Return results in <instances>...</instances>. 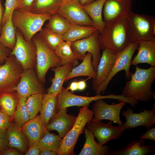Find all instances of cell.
I'll return each instance as SVG.
<instances>
[{"label": "cell", "mask_w": 155, "mask_h": 155, "mask_svg": "<svg viewBox=\"0 0 155 155\" xmlns=\"http://www.w3.org/2000/svg\"><path fill=\"white\" fill-rule=\"evenodd\" d=\"M12 15L2 26L0 34V42L11 51L16 41V29L12 21Z\"/></svg>", "instance_id": "cell-32"}, {"label": "cell", "mask_w": 155, "mask_h": 155, "mask_svg": "<svg viewBox=\"0 0 155 155\" xmlns=\"http://www.w3.org/2000/svg\"><path fill=\"white\" fill-rule=\"evenodd\" d=\"M9 147L25 153L29 147L28 140L20 127L15 123H11L6 130Z\"/></svg>", "instance_id": "cell-22"}, {"label": "cell", "mask_w": 155, "mask_h": 155, "mask_svg": "<svg viewBox=\"0 0 155 155\" xmlns=\"http://www.w3.org/2000/svg\"><path fill=\"white\" fill-rule=\"evenodd\" d=\"M111 122L104 123L92 118L87 124V128L92 132L97 142L101 145L110 140L119 138L126 130L123 125L114 126Z\"/></svg>", "instance_id": "cell-12"}, {"label": "cell", "mask_w": 155, "mask_h": 155, "mask_svg": "<svg viewBox=\"0 0 155 155\" xmlns=\"http://www.w3.org/2000/svg\"><path fill=\"white\" fill-rule=\"evenodd\" d=\"M40 150L37 144L29 146L28 149L25 153V155H38Z\"/></svg>", "instance_id": "cell-46"}, {"label": "cell", "mask_w": 155, "mask_h": 155, "mask_svg": "<svg viewBox=\"0 0 155 155\" xmlns=\"http://www.w3.org/2000/svg\"><path fill=\"white\" fill-rule=\"evenodd\" d=\"M92 59L91 54L87 53L82 62L71 69L65 81L75 77L81 76H88L89 78L95 79L96 75V71L93 67Z\"/></svg>", "instance_id": "cell-27"}, {"label": "cell", "mask_w": 155, "mask_h": 155, "mask_svg": "<svg viewBox=\"0 0 155 155\" xmlns=\"http://www.w3.org/2000/svg\"><path fill=\"white\" fill-rule=\"evenodd\" d=\"M51 16L17 9L13 11L11 18L16 28L20 32L26 40L30 41L34 36L41 30L44 24Z\"/></svg>", "instance_id": "cell-3"}, {"label": "cell", "mask_w": 155, "mask_h": 155, "mask_svg": "<svg viewBox=\"0 0 155 155\" xmlns=\"http://www.w3.org/2000/svg\"><path fill=\"white\" fill-rule=\"evenodd\" d=\"M6 130L0 129V153L9 147Z\"/></svg>", "instance_id": "cell-41"}, {"label": "cell", "mask_w": 155, "mask_h": 155, "mask_svg": "<svg viewBox=\"0 0 155 155\" xmlns=\"http://www.w3.org/2000/svg\"><path fill=\"white\" fill-rule=\"evenodd\" d=\"M38 34L47 45L53 51L63 41L62 36L45 27L42 28Z\"/></svg>", "instance_id": "cell-38"}, {"label": "cell", "mask_w": 155, "mask_h": 155, "mask_svg": "<svg viewBox=\"0 0 155 155\" xmlns=\"http://www.w3.org/2000/svg\"><path fill=\"white\" fill-rule=\"evenodd\" d=\"M44 88L34 69L24 70L20 80L14 90L19 98L43 93Z\"/></svg>", "instance_id": "cell-14"}, {"label": "cell", "mask_w": 155, "mask_h": 155, "mask_svg": "<svg viewBox=\"0 0 155 155\" xmlns=\"http://www.w3.org/2000/svg\"><path fill=\"white\" fill-rule=\"evenodd\" d=\"M27 98H19L13 119L16 124L20 128L30 119L29 112L26 105Z\"/></svg>", "instance_id": "cell-36"}, {"label": "cell", "mask_w": 155, "mask_h": 155, "mask_svg": "<svg viewBox=\"0 0 155 155\" xmlns=\"http://www.w3.org/2000/svg\"><path fill=\"white\" fill-rule=\"evenodd\" d=\"M24 70L15 57L10 55L0 65V93L14 90Z\"/></svg>", "instance_id": "cell-7"}, {"label": "cell", "mask_w": 155, "mask_h": 155, "mask_svg": "<svg viewBox=\"0 0 155 155\" xmlns=\"http://www.w3.org/2000/svg\"><path fill=\"white\" fill-rule=\"evenodd\" d=\"M8 115L3 110L0 109V129L6 130L11 121Z\"/></svg>", "instance_id": "cell-40"}, {"label": "cell", "mask_w": 155, "mask_h": 155, "mask_svg": "<svg viewBox=\"0 0 155 155\" xmlns=\"http://www.w3.org/2000/svg\"><path fill=\"white\" fill-rule=\"evenodd\" d=\"M16 29V41L10 55H13L22 66L24 70L36 67V48L32 40H26L20 32Z\"/></svg>", "instance_id": "cell-10"}, {"label": "cell", "mask_w": 155, "mask_h": 155, "mask_svg": "<svg viewBox=\"0 0 155 155\" xmlns=\"http://www.w3.org/2000/svg\"><path fill=\"white\" fill-rule=\"evenodd\" d=\"M95 0H79L80 4L82 6L90 4Z\"/></svg>", "instance_id": "cell-51"}, {"label": "cell", "mask_w": 155, "mask_h": 155, "mask_svg": "<svg viewBox=\"0 0 155 155\" xmlns=\"http://www.w3.org/2000/svg\"><path fill=\"white\" fill-rule=\"evenodd\" d=\"M57 96L47 94H43L40 117L46 126L56 114Z\"/></svg>", "instance_id": "cell-28"}, {"label": "cell", "mask_w": 155, "mask_h": 155, "mask_svg": "<svg viewBox=\"0 0 155 155\" xmlns=\"http://www.w3.org/2000/svg\"><path fill=\"white\" fill-rule=\"evenodd\" d=\"M71 44L70 42L63 41L54 50V51L61 61L62 65L69 63L74 67L78 65V60L72 49Z\"/></svg>", "instance_id": "cell-33"}, {"label": "cell", "mask_w": 155, "mask_h": 155, "mask_svg": "<svg viewBox=\"0 0 155 155\" xmlns=\"http://www.w3.org/2000/svg\"><path fill=\"white\" fill-rule=\"evenodd\" d=\"M86 141L79 155H109L111 151L107 145H101L96 142L92 132L84 129Z\"/></svg>", "instance_id": "cell-24"}, {"label": "cell", "mask_w": 155, "mask_h": 155, "mask_svg": "<svg viewBox=\"0 0 155 155\" xmlns=\"http://www.w3.org/2000/svg\"><path fill=\"white\" fill-rule=\"evenodd\" d=\"M140 139L132 140L120 149L111 150L109 155H149L155 152V146L145 145V140Z\"/></svg>", "instance_id": "cell-23"}, {"label": "cell", "mask_w": 155, "mask_h": 155, "mask_svg": "<svg viewBox=\"0 0 155 155\" xmlns=\"http://www.w3.org/2000/svg\"><path fill=\"white\" fill-rule=\"evenodd\" d=\"M78 90L83 91L85 90L86 87V84L85 80H81L78 82Z\"/></svg>", "instance_id": "cell-48"}, {"label": "cell", "mask_w": 155, "mask_h": 155, "mask_svg": "<svg viewBox=\"0 0 155 155\" xmlns=\"http://www.w3.org/2000/svg\"><path fill=\"white\" fill-rule=\"evenodd\" d=\"M63 3L62 0H34L30 11L38 14L51 15L57 13Z\"/></svg>", "instance_id": "cell-29"}, {"label": "cell", "mask_w": 155, "mask_h": 155, "mask_svg": "<svg viewBox=\"0 0 155 155\" xmlns=\"http://www.w3.org/2000/svg\"><path fill=\"white\" fill-rule=\"evenodd\" d=\"M128 32L131 43L155 39V19L148 15L132 11L127 17Z\"/></svg>", "instance_id": "cell-4"}, {"label": "cell", "mask_w": 155, "mask_h": 155, "mask_svg": "<svg viewBox=\"0 0 155 155\" xmlns=\"http://www.w3.org/2000/svg\"><path fill=\"white\" fill-rule=\"evenodd\" d=\"M143 111L139 113H134L129 107L122 115L126 119L123 125L125 129H132L140 126L149 129L155 124V108L149 110L143 108Z\"/></svg>", "instance_id": "cell-17"}, {"label": "cell", "mask_w": 155, "mask_h": 155, "mask_svg": "<svg viewBox=\"0 0 155 155\" xmlns=\"http://www.w3.org/2000/svg\"><path fill=\"white\" fill-rule=\"evenodd\" d=\"M4 9L1 0H0V34L2 27L1 21L3 16Z\"/></svg>", "instance_id": "cell-50"}, {"label": "cell", "mask_w": 155, "mask_h": 155, "mask_svg": "<svg viewBox=\"0 0 155 155\" xmlns=\"http://www.w3.org/2000/svg\"><path fill=\"white\" fill-rule=\"evenodd\" d=\"M34 0H17L15 9H22L30 11L31 6Z\"/></svg>", "instance_id": "cell-42"}, {"label": "cell", "mask_w": 155, "mask_h": 155, "mask_svg": "<svg viewBox=\"0 0 155 155\" xmlns=\"http://www.w3.org/2000/svg\"><path fill=\"white\" fill-rule=\"evenodd\" d=\"M92 110L85 106L81 108L75 121L70 130L62 138L58 155H75L74 149L79 136L86 124L93 118Z\"/></svg>", "instance_id": "cell-6"}, {"label": "cell", "mask_w": 155, "mask_h": 155, "mask_svg": "<svg viewBox=\"0 0 155 155\" xmlns=\"http://www.w3.org/2000/svg\"><path fill=\"white\" fill-rule=\"evenodd\" d=\"M125 98L122 94L117 95L113 94L105 96L98 94L92 96H79L73 94L63 87L61 92L57 96L56 112L57 113L62 109L72 106H88L92 102L100 99H115L120 102L123 101Z\"/></svg>", "instance_id": "cell-8"}, {"label": "cell", "mask_w": 155, "mask_h": 155, "mask_svg": "<svg viewBox=\"0 0 155 155\" xmlns=\"http://www.w3.org/2000/svg\"><path fill=\"white\" fill-rule=\"evenodd\" d=\"M32 40L36 48V71L39 81L43 84L49 69L61 66L62 64L54 51L47 45L38 33Z\"/></svg>", "instance_id": "cell-5"}, {"label": "cell", "mask_w": 155, "mask_h": 155, "mask_svg": "<svg viewBox=\"0 0 155 155\" xmlns=\"http://www.w3.org/2000/svg\"><path fill=\"white\" fill-rule=\"evenodd\" d=\"M62 1L63 3L71 2L79 3V0H62Z\"/></svg>", "instance_id": "cell-52"}, {"label": "cell", "mask_w": 155, "mask_h": 155, "mask_svg": "<svg viewBox=\"0 0 155 155\" xmlns=\"http://www.w3.org/2000/svg\"><path fill=\"white\" fill-rule=\"evenodd\" d=\"M40 155H58L57 152L48 150H40Z\"/></svg>", "instance_id": "cell-49"}, {"label": "cell", "mask_w": 155, "mask_h": 155, "mask_svg": "<svg viewBox=\"0 0 155 155\" xmlns=\"http://www.w3.org/2000/svg\"><path fill=\"white\" fill-rule=\"evenodd\" d=\"M11 51L6 47L0 42V62L2 63L10 55Z\"/></svg>", "instance_id": "cell-43"}, {"label": "cell", "mask_w": 155, "mask_h": 155, "mask_svg": "<svg viewBox=\"0 0 155 155\" xmlns=\"http://www.w3.org/2000/svg\"><path fill=\"white\" fill-rule=\"evenodd\" d=\"M19 99L15 90L0 93V108L8 115L11 120L13 119Z\"/></svg>", "instance_id": "cell-31"}, {"label": "cell", "mask_w": 155, "mask_h": 155, "mask_svg": "<svg viewBox=\"0 0 155 155\" xmlns=\"http://www.w3.org/2000/svg\"><path fill=\"white\" fill-rule=\"evenodd\" d=\"M133 0H106L103 7L105 25L127 17L132 11Z\"/></svg>", "instance_id": "cell-13"}, {"label": "cell", "mask_w": 155, "mask_h": 155, "mask_svg": "<svg viewBox=\"0 0 155 155\" xmlns=\"http://www.w3.org/2000/svg\"><path fill=\"white\" fill-rule=\"evenodd\" d=\"M135 66V71L126 82L122 94L126 98L146 102L155 98L152 85L155 79V67L144 69Z\"/></svg>", "instance_id": "cell-1"}, {"label": "cell", "mask_w": 155, "mask_h": 155, "mask_svg": "<svg viewBox=\"0 0 155 155\" xmlns=\"http://www.w3.org/2000/svg\"><path fill=\"white\" fill-rule=\"evenodd\" d=\"M57 13L72 24L94 26L92 20L79 3H63L60 7Z\"/></svg>", "instance_id": "cell-15"}, {"label": "cell", "mask_w": 155, "mask_h": 155, "mask_svg": "<svg viewBox=\"0 0 155 155\" xmlns=\"http://www.w3.org/2000/svg\"><path fill=\"white\" fill-rule=\"evenodd\" d=\"M94 26H82L72 24L63 35V41L71 42L88 37L97 31Z\"/></svg>", "instance_id": "cell-30"}, {"label": "cell", "mask_w": 155, "mask_h": 155, "mask_svg": "<svg viewBox=\"0 0 155 155\" xmlns=\"http://www.w3.org/2000/svg\"><path fill=\"white\" fill-rule=\"evenodd\" d=\"M77 117L67 113V108L60 110L56 113L46 126L48 131H56L62 138L73 126Z\"/></svg>", "instance_id": "cell-19"}, {"label": "cell", "mask_w": 155, "mask_h": 155, "mask_svg": "<svg viewBox=\"0 0 155 155\" xmlns=\"http://www.w3.org/2000/svg\"><path fill=\"white\" fill-rule=\"evenodd\" d=\"M62 140L59 135L50 133L47 130L37 145L40 150H48L57 153Z\"/></svg>", "instance_id": "cell-35"}, {"label": "cell", "mask_w": 155, "mask_h": 155, "mask_svg": "<svg viewBox=\"0 0 155 155\" xmlns=\"http://www.w3.org/2000/svg\"><path fill=\"white\" fill-rule=\"evenodd\" d=\"M73 66L68 63L52 68L51 70L54 73L52 84L47 90L48 93L57 95L61 92L63 84Z\"/></svg>", "instance_id": "cell-26"}, {"label": "cell", "mask_w": 155, "mask_h": 155, "mask_svg": "<svg viewBox=\"0 0 155 155\" xmlns=\"http://www.w3.org/2000/svg\"></svg>", "instance_id": "cell-54"}, {"label": "cell", "mask_w": 155, "mask_h": 155, "mask_svg": "<svg viewBox=\"0 0 155 155\" xmlns=\"http://www.w3.org/2000/svg\"><path fill=\"white\" fill-rule=\"evenodd\" d=\"M1 64V63L0 62V65Z\"/></svg>", "instance_id": "cell-53"}, {"label": "cell", "mask_w": 155, "mask_h": 155, "mask_svg": "<svg viewBox=\"0 0 155 155\" xmlns=\"http://www.w3.org/2000/svg\"><path fill=\"white\" fill-rule=\"evenodd\" d=\"M98 34L97 30L90 36L71 42V44L72 49L78 60L82 61L86 53L91 54L92 65L96 71L101 57Z\"/></svg>", "instance_id": "cell-11"}, {"label": "cell", "mask_w": 155, "mask_h": 155, "mask_svg": "<svg viewBox=\"0 0 155 155\" xmlns=\"http://www.w3.org/2000/svg\"><path fill=\"white\" fill-rule=\"evenodd\" d=\"M137 53L131 61V65L146 63L155 67V39L139 42Z\"/></svg>", "instance_id": "cell-21"}, {"label": "cell", "mask_w": 155, "mask_h": 155, "mask_svg": "<svg viewBox=\"0 0 155 155\" xmlns=\"http://www.w3.org/2000/svg\"><path fill=\"white\" fill-rule=\"evenodd\" d=\"M45 27L62 36L72 25L57 13L51 15Z\"/></svg>", "instance_id": "cell-34"}, {"label": "cell", "mask_w": 155, "mask_h": 155, "mask_svg": "<svg viewBox=\"0 0 155 155\" xmlns=\"http://www.w3.org/2000/svg\"><path fill=\"white\" fill-rule=\"evenodd\" d=\"M118 55L108 49L103 50L96 70V78L92 79V87L94 90L95 91L99 85L108 77Z\"/></svg>", "instance_id": "cell-18"}, {"label": "cell", "mask_w": 155, "mask_h": 155, "mask_svg": "<svg viewBox=\"0 0 155 155\" xmlns=\"http://www.w3.org/2000/svg\"><path fill=\"white\" fill-rule=\"evenodd\" d=\"M140 139H149L153 141H155V128L148 129L146 131L142 134L140 137Z\"/></svg>", "instance_id": "cell-44"}, {"label": "cell", "mask_w": 155, "mask_h": 155, "mask_svg": "<svg viewBox=\"0 0 155 155\" xmlns=\"http://www.w3.org/2000/svg\"><path fill=\"white\" fill-rule=\"evenodd\" d=\"M21 128L28 140L29 146L37 145L47 130L39 115L29 120Z\"/></svg>", "instance_id": "cell-20"}, {"label": "cell", "mask_w": 155, "mask_h": 155, "mask_svg": "<svg viewBox=\"0 0 155 155\" xmlns=\"http://www.w3.org/2000/svg\"><path fill=\"white\" fill-rule=\"evenodd\" d=\"M92 108L94 117L93 119L95 121H101L107 120L117 123L119 125H122L120 114L121 109L126 104L123 102L114 104H109L100 99L95 101Z\"/></svg>", "instance_id": "cell-16"}, {"label": "cell", "mask_w": 155, "mask_h": 155, "mask_svg": "<svg viewBox=\"0 0 155 155\" xmlns=\"http://www.w3.org/2000/svg\"><path fill=\"white\" fill-rule=\"evenodd\" d=\"M98 40L100 49H108L118 54L131 43L128 34L127 17L110 25H105L99 33Z\"/></svg>", "instance_id": "cell-2"}, {"label": "cell", "mask_w": 155, "mask_h": 155, "mask_svg": "<svg viewBox=\"0 0 155 155\" xmlns=\"http://www.w3.org/2000/svg\"><path fill=\"white\" fill-rule=\"evenodd\" d=\"M21 155L22 154L17 149L9 147L3 150L0 153V155Z\"/></svg>", "instance_id": "cell-45"}, {"label": "cell", "mask_w": 155, "mask_h": 155, "mask_svg": "<svg viewBox=\"0 0 155 155\" xmlns=\"http://www.w3.org/2000/svg\"><path fill=\"white\" fill-rule=\"evenodd\" d=\"M16 0H6L4 14L1 21L2 26L12 14L15 9Z\"/></svg>", "instance_id": "cell-39"}, {"label": "cell", "mask_w": 155, "mask_h": 155, "mask_svg": "<svg viewBox=\"0 0 155 155\" xmlns=\"http://www.w3.org/2000/svg\"><path fill=\"white\" fill-rule=\"evenodd\" d=\"M106 0H97L82 6L92 20L94 26L99 33L104 30L105 24L102 18V11Z\"/></svg>", "instance_id": "cell-25"}, {"label": "cell", "mask_w": 155, "mask_h": 155, "mask_svg": "<svg viewBox=\"0 0 155 155\" xmlns=\"http://www.w3.org/2000/svg\"><path fill=\"white\" fill-rule=\"evenodd\" d=\"M43 95V93H39L27 97L26 105L29 114L30 119L36 117L40 112L42 105Z\"/></svg>", "instance_id": "cell-37"}, {"label": "cell", "mask_w": 155, "mask_h": 155, "mask_svg": "<svg viewBox=\"0 0 155 155\" xmlns=\"http://www.w3.org/2000/svg\"><path fill=\"white\" fill-rule=\"evenodd\" d=\"M66 89L68 90H70L72 92L78 90V82L74 81L72 82Z\"/></svg>", "instance_id": "cell-47"}, {"label": "cell", "mask_w": 155, "mask_h": 155, "mask_svg": "<svg viewBox=\"0 0 155 155\" xmlns=\"http://www.w3.org/2000/svg\"><path fill=\"white\" fill-rule=\"evenodd\" d=\"M139 45L138 43H130L123 50L118 54L117 57L112 70L107 78L95 90L96 95L104 93L111 80L119 71L124 70L125 77L128 80L132 74L129 71L133 55Z\"/></svg>", "instance_id": "cell-9"}]
</instances>
